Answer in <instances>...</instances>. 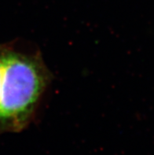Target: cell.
Here are the masks:
<instances>
[{
  "label": "cell",
  "instance_id": "1",
  "mask_svg": "<svg viewBox=\"0 0 154 155\" xmlns=\"http://www.w3.org/2000/svg\"><path fill=\"white\" fill-rule=\"evenodd\" d=\"M51 77L40 54L24 53L8 44L0 94V134L20 132L29 126Z\"/></svg>",
  "mask_w": 154,
  "mask_h": 155
},
{
  "label": "cell",
  "instance_id": "2",
  "mask_svg": "<svg viewBox=\"0 0 154 155\" xmlns=\"http://www.w3.org/2000/svg\"><path fill=\"white\" fill-rule=\"evenodd\" d=\"M8 44H0V94H1V84H2V75L3 69L4 58L6 54Z\"/></svg>",
  "mask_w": 154,
  "mask_h": 155
}]
</instances>
